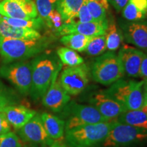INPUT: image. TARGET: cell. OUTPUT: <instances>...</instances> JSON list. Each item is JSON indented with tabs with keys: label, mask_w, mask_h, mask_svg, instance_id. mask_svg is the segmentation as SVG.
<instances>
[{
	"label": "cell",
	"mask_w": 147,
	"mask_h": 147,
	"mask_svg": "<svg viewBox=\"0 0 147 147\" xmlns=\"http://www.w3.org/2000/svg\"><path fill=\"white\" fill-rule=\"evenodd\" d=\"M32 82L30 95L33 100L42 98L55 74L61 69V62L54 53H41L32 61Z\"/></svg>",
	"instance_id": "cell-1"
},
{
	"label": "cell",
	"mask_w": 147,
	"mask_h": 147,
	"mask_svg": "<svg viewBox=\"0 0 147 147\" xmlns=\"http://www.w3.org/2000/svg\"><path fill=\"white\" fill-rule=\"evenodd\" d=\"M51 39L42 37L38 40H18L1 37L0 48L3 64L26 61L38 56L49 47Z\"/></svg>",
	"instance_id": "cell-2"
},
{
	"label": "cell",
	"mask_w": 147,
	"mask_h": 147,
	"mask_svg": "<svg viewBox=\"0 0 147 147\" xmlns=\"http://www.w3.org/2000/svg\"><path fill=\"white\" fill-rule=\"evenodd\" d=\"M144 80H119L104 92L121 104L126 110H141L144 106Z\"/></svg>",
	"instance_id": "cell-3"
},
{
	"label": "cell",
	"mask_w": 147,
	"mask_h": 147,
	"mask_svg": "<svg viewBox=\"0 0 147 147\" xmlns=\"http://www.w3.org/2000/svg\"><path fill=\"white\" fill-rule=\"evenodd\" d=\"M113 121L85 125L65 131V141L69 147H95L107 137Z\"/></svg>",
	"instance_id": "cell-4"
},
{
	"label": "cell",
	"mask_w": 147,
	"mask_h": 147,
	"mask_svg": "<svg viewBox=\"0 0 147 147\" xmlns=\"http://www.w3.org/2000/svg\"><path fill=\"white\" fill-rule=\"evenodd\" d=\"M91 74L95 82L108 86L121 79L125 72L118 55L109 51L93 61L91 65Z\"/></svg>",
	"instance_id": "cell-5"
},
{
	"label": "cell",
	"mask_w": 147,
	"mask_h": 147,
	"mask_svg": "<svg viewBox=\"0 0 147 147\" xmlns=\"http://www.w3.org/2000/svg\"><path fill=\"white\" fill-rule=\"evenodd\" d=\"M61 113L66 118L65 131L85 125L110 122L106 120L95 107L71 101Z\"/></svg>",
	"instance_id": "cell-6"
},
{
	"label": "cell",
	"mask_w": 147,
	"mask_h": 147,
	"mask_svg": "<svg viewBox=\"0 0 147 147\" xmlns=\"http://www.w3.org/2000/svg\"><path fill=\"white\" fill-rule=\"evenodd\" d=\"M147 138V130L113 121L104 147H125Z\"/></svg>",
	"instance_id": "cell-7"
},
{
	"label": "cell",
	"mask_w": 147,
	"mask_h": 147,
	"mask_svg": "<svg viewBox=\"0 0 147 147\" xmlns=\"http://www.w3.org/2000/svg\"><path fill=\"white\" fill-rule=\"evenodd\" d=\"M0 76L11 82L21 94L30 93L32 82L31 61H20L3 64L0 67Z\"/></svg>",
	"instance_id": "cell-8"
},
{
	"label": "cell",
	"mask_w": 147,
	"mask_h": 147,
	"mask_svg": "<svg viewBox=\"0 0 147 147\" xmlns=\"http://www.w3.org/2000/svg\"><path fill=\"white\" fill-rule=\"evenodd\" d=\"M59 80L69 95L80 94L89 82V68L86 64L67 67L62 71Z\"/></svg>",
	"instance_id": "cell-9"
},
{
	"label": "cell",
	"mask_w": 147,
	"mask_h": 147,
	"mask_svg": "<svg viewBox=\"0 0 147 147\" xmlns=\"http://www.w3.org/2000/svg\"><path fill=\"white\" fill-rule=\"evenodd\" d=\"M0 14L22 19H32L38 16L34 0H3L0 2Z\"/></svg>",
	"instance_id": "cell-10"
},
{
	"label": "cell",
	"mask_w": 147,
	"mask_h": 147,
	"mask_svg": "<svg viewBox=\"0 0 147 147\" xmlns=\"http://www.w3.org/2000/svg\"><path fill=\"white\" fill-rule=\"evenodd\" d=\"M59 71L55 74L50 87L42 98L43 105L54 113H61L71 100L59 80Z\"/></svg>",
	"instance_id": "cell-11"
},
{
	"label": "cell",
	"mask_w": 147,
	"mask_h": 147,
	"mask_svg": "<svg viewBox=\"0 0 147 147\" xmlns=\"http://www.w3.org/2000/svg\"><path fill=\"white\" fill-rule=\"evenodd\" d=\"M18 134L24 141L32 144L49 146L53 143V140L46 131L40 115L38 114L18 129Z\"/></svg>",
	"instance_id": "cell-12"
},
{
	"label": "cell",
	"mask_w": 147,
	"mask_h": 147,
	"mask_svg": "<svg viewBox=\"0 0 147 147\" xmlns=\"http://www.w3.org/2000/svg\"><path fill=\"white\" fill-rule=\"evenodd\" d=\"M119 26L126 42L137 49L147 51V23L120 21Z\"/></svg>",
	"instance_id": "cell-13"
},
{
	"label": "cell",
	"mask_w": 147,
	"mask_h": 147,
	"mask_svg": "<svg viewBox=\"0 0 147 147\" xmlns=\"http://www.w3.org/2000/svg\"><path fill=\"white\" fill-rule=\"evenodd\" d=\"M89 102L108 121L117 119L126 110L121 104L104 93V91L95 93L90 98Z\"/></svg>",
	"instance_id": "cell-14"
},
{
	"label": "cell",
	"mask_w": 147,
	"mask_h": 147,
	"mask_svg": "<svg viewBox=\"0 0 147 147\" xmlns=\"http://www.w3.org/2000/svg\"><path fill=\"white\" fill-rule=\"evenodd\" d=\"M108 20L106 21H91L80 23H63L57 31L59 36L79 34L84 36L95 37L105 35L108 27Z\"/></svg>",
	"instance_id": "cell-15"
},
{
	"label": "cell",
	"mask_w": 147,
	"mask_h": 147,
	"mask_svg": "<svg viewBox=\"0 0 147 147\" xmlns=\"http://www.w3.org/2000/svg\"><path fill=\"white\" fill-rule=\"evenodd\" d=\"M144 53L137 48L124 45L118 55L125 74L132 78L140 77V70Z\"/></svg>",
	"instance_id": "cell-16"
},
{
	"label": "cell",
	"mask_w": 147,
	"mask_h": 147,
	"mask_svg": "<svg viewBox=\"0 0 147 147\" xmlns=\"http://www.w3.org/2000/svg\"><path fill=\"white\" fill-rule=\"evenodd\" d=\"M9 123L15 129H19L27 123L36 112L24 106H8L3 110Z\"/></svg>",
	"instance_id": "cell-17"
},
{
	"label": "cell",
	"mask_w": 147,
	"mask_h": 147,
	"mask_svg": "<svg viewBox=\"0 0 147 147\" xmlns=\"http://www.w3.org/2000/svg\"><path fill=\"white\" fill-rule=\"evenodd\" d=\"M0 36L3 38L18 40H38L42 35L33 29L13 27L0 20Z\"/></svg>",
	"instance_id": "cell-18"
},
{
	"label": "cell",
	"mask_w": 147,
	"mask_h": 147,
	"mask_svg": "<svg viewBox=\"0 0 147 147\" xmlns=\"http://www.w3.org/2000/svg\"><path fill=\"white\" fill-rule=\"evenodd\" d=\"M40 117L46 131L53 140H59L63 137L65 127V121L49 113H42Z\"/></svg>",
	"instance_id": "cell-19"
},
{
	"label": "cell",
	"mask_w": 147,
	"mask_h": 147,
	"mask_svg": "<svg viewBox=\"0 0 147 147\" xmlns=\"http://www.w3.org/2000/svg\"><path fill=\"white\" fill-rule=\"evenodd\" d=\"M117 121L147 130V113L142 110H125L117 118Z\"/></svg>",
	"instance_id": "cell-20"
},
{
	"label": "cell",
	"mask_w": 147,
	"mask_h": 147,
	"mask_svg": "<svg viewBox=\"0 0 147 147\" xmlns=\"http://www.w3.org/2000/svg\"><path fill=\"white\" fill-rule=\"evenodd\" d=\"M93 38L79 34H72L63 36L60 39V42L65 47L78 52H83L86 51Z\"/></svg>",
	"instance_id": "cell-21"
},
{
	"label": "cell",
	"mask_w": 147,
	"mask_h": 147,
	"mask_svg": "<svg viewBox=\"0 0 147 147\" xmlns=\"http://www.w3.org/2000/svg\"><path fill=\"white\" fill-rule=\"evenodd\" d=\"M84 1V0H59L56 9L61 15L64 23L78 13Z\"/></svg>",
	"instance_id": "cell-22"
},
{
	"label": "cell",
	"mask_w": 147,
	"mask_h": 147,
	"mask_svg": "<svg viewBox=\"0 0 147 147\" xmlns=\"http://www.w3.org/2000/svg\"><path fill=\"white\" fill-rule=\"evenodd\" d=\"M106 47L109 51L113 52L119 49L123 40L122 31L114 21L108 22L106 32Z\"/></svg>",
	"instance_id": "cell-23"
},
{
	"label": "cell",
	"mask_w": 147,
	"mask_h": 147,
	"mask_svg": "<svg viewBox=\"0 0 147 147\" xmlns=\"http://www.w3.org/2000/svg\"><path fill=\"white\" fill-rule=\"evenodd\" d=\"M0 20L13 27L33 29L37 31L42 29L45 25V21L39 16L32 19H22V18L5 17L0 14Z\"/></svg>",
	"instance_id": "cell-24"
},
{
	"label": "cell",
	"mask_w": 147,
	"mask_h": 147,
	"mask_svg": "<svg viewBox=\"0 0 147 147\" xmlns=\"http://www.w3.org/2000/svg\"><path fill=\"white\" fill-rule=\"evenodd\" d=\"M57 55L60 61L68 67H74L84 63L83 58L76 51L67 47L58 48Z\"/></svg>",
	"instance_id": "cell-25"
},
{
	"label": "cell",
	"mask_w": 147,
	"mask_h": 147,
	"mask_svg": "<svg viewBox=\"0 0 147 147\" xmlns=\"http://www.w3.org/2000/svg\"><path fill=\"white\" fill-rule=\"evenodd\" d=\"M107 49L106 34L93 37L88 45L86 52L89 56H100Z\"/></svg>",
	"instance_id": "cell-26"
},
{
	"label": "cell",
	"mask_w": 147,
	"mask_h": 147,
	"mask_svg": "<svg viewBox=\"0 0 147 147\" xmlns=\"http://www.w3.org/2000/svg\"><path fill=\"white\" fill-rule=\"evenodd\" d=\"M59 0H34L38 16L44 21L47 20L49 14L54 9Z\"/></svg>",
	"instance_id": "cell-27"
},
{
	"label": "cell",
	"mask_w": 147,
	"mask_h": 147,
	"mask_svg": "<svg viewBox=\"0 0 147 147\" xmlns=\"http://www.w3.org/2000/svg\"><path fill=\"white\" fill-rule=\"evenodd\" d=\"M91 17L94 21H106V11L96 0H84Z\"/></svg>",
	"instance_id": "cell-28"
},
{
	"label": "cell",
	"mask_w": 147,
	"mask_h": 147,
	"mask_svg": "<svg viewBox=\"0 0 147 147\" xmlns=\"http://www.w3.org/2000/svg\"><path fill=\"white\" fill-rule=\"evenodd\" d=\"M146 14L147 13L139 10L129 1L122 10L123 17L127 21H142L146 18Z\"/></svg>",
	"instance_id": "cell-29"
},
{
	"label": "cell",
	"mask_w": 147,
	"mask_h": 147,
	"mask_svg": "<svg viewBox=\"0 0 147 147\" xmlns=\"http://www.w3.org/2000/svg\"><path fill=\"white\" fill-rule=\"evenodd\" d=\"M93 21V18L91 17L89 10H88L87 5L84 1L83 4L81 5L80 8L79 9L78 13L69 19L68 21L64 23H87Z\"/></svg>",
	"instance_id": "cell-30"
},
{
	"label": "cell",
	"mask_w": 147,
	"mask_h": 147,
	"mask_svg": "<svg viewBox=\"0 0 147 147\" xmlns=\"http://www.w3.org/2000/svg\"><path fill=\"white\" fill-rule=\"evenodd\" d=\"M0 147H23V144L14 132L9 131L0 136Z\"/></svg>",
	"instance_id": "cell-31"
},
{
	"label": "cell",
	"mask_w": 147,
	"mask_h": 147,
	"mask_svg": "<svg viewBox=\"0 0 147 147\" xmlns=\"http://www.w3.org/2000/svg\"><path fill=\"white\" fill-rule=\"evenodd\" d=\"M45 23L48 27L54 29L57 32L63 25L64 21L59 12L57 9H54L48 16Z\"/></svg>",
	"instance_id": "cell-32"
},
{
	"label": "cell",
	"mask_w": 147,
	"mask_h": 147,
	"mask_svg": "<svg viewBox=\"0 0 147 147\" xmlns=\"http://www.w3.org/2000/svg\"><path fill=\"white\" fill-rule=\"evenodd\" d=\"M10 131V125L7 120L4 112L0 113V136Z\"/></svg>",
	"instance_id": "cell-33"
},
{
	"label": "cell",
	"mask_w": 147,
	"mask_h": 147,
	"mask_svg": "<svg viewBox=\"0 0 147 147\" xmlns=\"http://www.w3.org/2000/svg\"><path fill=\"white\" fill-rule=\"evenodd\" d=\"M129 0H108V3L112 5V6L118 12H120L127 4Z\"/></svg>",
	"instance_id": "cell-34"
},
{
	"label": "cell",
	"mask_w": 147,
	"mask_h": 147,
	"mask_svg": "<svg viewBox=\"0 0 147 147\" xmlns=\"http://www.w3.org/2000/svg\"><path fill=\"white\" fill-rule=\"evenodd\" d=\"M139 10L147 13V0H129Z\"/></svg>",
	"instance_id": "cell-35"
},
{
	"label": "cell",
	"mask_w": 147,
	"mask_h": 147,
	"mask_svg": "<svg viewBox=\"0 0 147 147\" xmlns=\"http://www.w3.org/2000/svg\"><path fill=\"white\" fill-rule=\"evenodd\" d=\"M140 77H142L144 80L147 79V53H144L143 56L140 70Z\"/></svg>",
	"instance_id": "cell-36"
},
{
	"label": "cell",
	"mask_w": 147,
	"mask_h": 147,
	"mask_svg": "<svg viewBox=\"0 0 147 147\" xmlns=\"http://www.w3.org/2000/svg\"><path fill=\"white\" fill-rule=\"evenodd\" d=\"M8 99L5 96V93L0 90V113L3 111L4 108L8 105Z\"/></svg>",
	"instance_id": "cell-37"
},
{
	"label": "cell",
	"mask_w": 147,
	"mask_h": 147,
	"mask_svg": "<svg viewBox=\"0 0 147 147\" xmlns=\"http://www.w3.org/2000/svg\"><path fill=\"white\" fill-rule=\"evenodd\" d=\"M143 91H144V104L142 108L143 111L147 113V79L144 80V84H143Z\"/></svg>",
	"instance_id": "cell-38"
},
{
	"label": "cell",
	"mask_w": 147,
	"mask_h": 147,
	"mask_svg": "<svg viewBox=\"0 0 147 147\" xmlns=\"http://www.w3.org/2000/svg\"><path fill=\"white\" fill-rule=\"evenodd\" d=\"M104 8L106 11L108 10L109 9V3H108V0H96Z\"/></svg>",
	"instance_id": "cell-39"
},
{
	"label": "cell",
	"mask_w": 147,
	"mask_h": 147,
	"mask_svg": "<svg viewBox=\"0 0 147 147\" xmlns=\"http://www.w3.org/2000/svg\"><path fill=\"white\" fill-rule=\"evenodd\" d=\"M49 147H67L65 145L60 144L59 142H53L52 144H51Z\"/></svg>",
	"instance_id": "cell-40"
},
{
	"label": "cell",
	"mask_w": 147,
	"mask_h": 147,
	"mask_svg": "<svg viewBox=\"0 0 147 147\" xmlns=\"http://www.w3.org/2000/svg\"><path fill=\"white\" fill-rule=\"evenodd\" d=\"M23 147H36L34 145H31V144H23Z\"/></svg>",
	"instance_id": "cell-41"
},
{
	"label": "cell",
	"mask_w": 147,
	"mask_h": 147,
	"mask_svg": "<svg viewBox=\"0 0 147 147\" xmlns=\"http://www.w3.org/2000/svg\"><path fill=\"white\" fill-rule=\"evenodd\" d=\"M1 36H0V48H1Z\"/></svg>",
	"instance_id": "cell-42"
},
{
	"label": "cell",
	"mask_w": 147,
	"mask_h": 147,
	"mask_svg": "<svg viewBox=\"0 0 147 147\" xmlns=\"http://www.w3.org/2000/svg\"><path fill=\"white\" fill-rule=\"evenodd\" d=\"M3 1V0H0V2H1V1Z\"/></svg>",
	"instance_id": "cell-43"
}]
</instances>
